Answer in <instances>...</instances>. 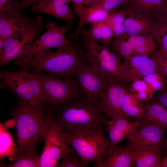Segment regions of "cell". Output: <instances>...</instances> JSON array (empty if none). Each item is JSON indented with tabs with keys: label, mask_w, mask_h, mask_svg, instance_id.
<instances>
[{
	"label": "cell",
	"mask_w": 167,
	"mask_h": 167,
	"mask_svg": "<svg viewBox=\"0 0 167 167\" xmlns=\"http://www.w3.org/2000/svg\"><path fill=\"white\" fill-rule=\"evenodd\" d=\"M69 41L54 51H45L23 61L14 62L19 67L30 71L46 72L66 79L73 78V71L88 63L86 53L76 37H68Z\"/></svg>",
	"instance_id": "cell-1"
},
{
	"label": "cell",
	"mask_w": 167,
	"mask_h": 167,
	"mask_svg": "<svg viewBox=\"0 0 167 167\" xmlns=\"http://www.w3.org/2000/svg\"><path fill=\"white\" fill-rule=\"evenodd\" d=\"M57 108L56 115L52 117L63 133L75 134L94 131L103 128L108 120L97 101H91L83 96Z\"/></svg>",
	"instance_id": "cell-2"
},
{
	"label": "cell",
	"mask_w": 167,
	"mask_h": 167,
	"mask_svg": "<svg viewBox=\"0 0 167 167\" xmlns=\"http://www.w3.org/2000/svg\"><path fill=\"white\" fill-rule=\"evenodd\" d=\"M19 99L11 112L16 121L14 137L18 150H36V144L44 141L48 129L44 107H33Z\"/></svg>",
	"instance_id": "cell-3"
},
{
	"label": "cell",
	"mask_w": 167,
	"mask_h": 167,
	"mask_svg": "<svg viewBox=\"0 0 167 167\" xmlns=\"http://www.w3.org/2000/svg\"><path fill=\"white\" fill-rule=\"evenodd\" d=\"M30 71L25 67L17 71H1L0 86L7 87L32 106L44 107L46 104L39 79Z\"/></svg>",
	"instance_id": "cell-4"
},
{
	"label": "cell",
	"mask_w": 167,
	"mask_h": 167,
	"mask_svg": "<svg viewBox=\"0 0 167 167\" xmlns=\"http://www.w3.org/2000/svg\"><path fill=\"white\" fill-rule=\"evenodd\" d=\"M104 127L75 134L63 132L65 141L71 146L88 166L91 162L100 167L103 158L109 151V139L104 135Z\"/></svg>",
	"instance_id": "cell-5"
},
{
	"label": "cell",
	"mask_w": 167,
	"mask_h": 167,
	"mask_svg": "<svg viewBox=\"0 0 167 167\" xmlns=\"http://www.w3.org/2000/svg\"><path fill=\"white\" fill-rule=\"evenodd\" d=\"M81 43L86 51L88 63L109 82H117L126 87L120 58L109 45H100L83 38Z\"/></svg>",
	"instance_id": "cell-6"
},
{
	"label": "cell",
	"mask_w": 167,
	"mask_h": 167,
	"mask_svg": "<svg viewBox=\"0 0 167 167\" xmlns=\"http://www.w3.org/2000/svg\"><path fill=\"white\" fill-rule=\"evenodd\" d=\"M38 77L46 105L53 108L70 103L79 97V87L75 78L66 79L32 71Z\"/></svg>",
	"instance_id": "cell-7"
},
{
	"label": "cell",
	"mask_w": 167,
	"mask_h": 167,
	"mask_svg": "<svg viewBox=\"0 0 167 167\" xmlns=\"http://www.w3.org/2000/svg\"><path fill=\"white\" fill-rule=\"evenodd\" d=\"M46 117L48 129L44 146L40 155V167L58 166L59 161L74 149L65 141L62 128L53 118L50 110L47 111Z\"/></svg>",
	"instance_id": "cell-8"
},
{
	"label": "cell",
	"mask_w": 167,
	"mask_h": 167,
	"mask_svg": "<svg viewBox=\"0 0 167 167\" xmlns=\"http://www.w3.org/2000/svg\"><path fill=\"white\" fill-rule=\"evenodd\" d=\"M47 30L40 36L36 38L32 43L22 52L18 58L13 61L17 62L28 59L37 54L48 51L53 48L58 49L67 44L66 34L71 29V25L59 26L55 23L48 22Z\"/></svg>",
	"instance_id": "cell-9"
},
{
	"label": "cell",
	"mask_w": 167,
	"mask_h": 167,
	"mask_svg": "<svg viewBox=\"0 0 167 167\" xmlns=\"http://www.w3.org/2000/svg\"><path fill=\"white\" fill-rule=\"evenodd\" d=\"M72 75L78 82L82 96L91 101L100 98L110 83L88 63L78 67Z\"/></svg>",
	"instance_id": "cell-10"
},
{
	"label": "cell",
	"mask_w": 167,
	"mask_h": 167,
	"mask_svg": "<svg viewBox=\"0 0 167 167\" xmlns=\"http://www.w3.org/2000/svg\"><path fill=\"white\" fill-rule=\"evenodd\" d=\"M36 24L31 29L25 32L13 35L5 39L2 49L0 51V65L14 61L20 53L28 48L44 27L42 15L35 19Z\"/></svg>",
	"instance_id": "cell-11"
},
{
	"label": "cell",
	"mask_w": 167,
	"mask_h": 167,
	"mask_svg": "<svg viewBox=\"0 0 167 167\" xmlns=\"http://www.w3.org/2000/svg\"><path fill=\"white\" fill-rule=\"evenodd\" d=\"M139 121V125L127 139L125 147L132 148L148 146L162 149L166 128L154 122Z\"/></svg>",
	"instance_id": "cell-12"
},
{
	"label": "cell",
	"mask_w": 167,
	"mask_h": 167,
	"mask_svg": "<svg viewBox=\"0 0 167 167\" xmlns=\"http://www.w3.org/2000/svg\"><path fill=\"white\" fill-rule=\"evenodd\" d=\"M22 9L17 6L0 15V39H6L30 30L35 26L36 20L24 15Z\"/></svg>",
	"instance_id": "cell-13"
},
{
	"label": "cell",
	"mask_w": 167,
	"mask_h": 167,
	"mask_svg": "<svg viewBox=\"0 0 167 167\" xmlns=\"http://www.w3.org/2000/svg\"><path fill=\"white\" fill-rule=\"evenodd\" d=\"M122 71L127 88L134 81L157 71L156 64L151 58L140 55H131L125 60Z\"/></svg>",
	"instance_id": "cell-14"
},
{
	"label": "cell",
	"mask_w": 167,
	"mask_h": 167,
	"mask_svg": "<svg viewBox=\"0 0 167 167\" xmlns=\"http://www.w3.org/2000/svg\"><path fill=\"white\" fill-rule=\"evenodd\" d=\"M126 89L119 83L110 82L102 96L97 101L102 112L107 117L123 115L122 105Z\"/></svg>",
	"instance_id": "cell-15"
},
{
	"label": "cell",
	"mask_w": 167,
	"mask_h": 167,
	"mask_svg": "<svg viewBox=\"0 0 167 167\" xmlns=\"http://www.w3.org/2000/svg\"><path fill=\"white\" fill-rule=\"evenodd\" d=\"M140 122L128 121L123 114L114 115L106 123V129L109 134V151L126 139H128L139 125Z\"/></svg>",
	"instance_id": "cell-16"
},
{
	"label": "cell",
	"mask_w": 167,
	"mask_h": 167,
	"mask_svg": "<svg viewBox=\"0 0 167 167\" xmlns=\"http://www.w3.org/2000/svg\"><path fill=\"white\" fill-rule=\"evenodd\" d=\"M123 24L125 33L129 35L151 34L156 28L148 15L126 8Z\"/></svg>",
	"instance_id": "cell-17"
},
{
	"label": "cell",
	"mask_w": 167,
	"mask_h": 167,
	"mask_svg": "<svg viewBox=\"0 0 167 167\" xmlns=\"http://www.w3.org/2000/svg\"><path fill=\"white\" fill-rule=\"evenodd\" d=\"M69 2L68 0H42L32 5L31 10L34 13H42L63 20L71 25L74 17L68 6Z\"/></svg>",
	"instance_id": "cell-18"
},
{
	"label": "cell",
	"mask_w": 167,
	"mask_h": 167,
	"mask_svg": "<svg viewBox=\"0 0 167 167\" xmlns=\"http://www.w3.org/2000/svg\"><path fill=\"white\" fill-rule=\"evenodd\" d=\"M73 7L75 12L78 16L79 21L77 27L67 35L68 37H77L85 24H92L103 21L109 14V11L104 9L86 6L83 3H74Z\"/></svg>",
	"instance_id": "cell-19"
},
{
	"label": "cell",
	"mask_w": 167,
	"mask_h": 167,
	"mask_svg": "<svg viewBox=\"0 0 167 167\" xmlns=\"http://www.w3.org/2000/svg\"><path fill=\"white\" fill-rule=\"evenodd\" d=\"M129 149L134 167H162L161 149L148 146Z\"/></svg>",
	"instance_id": "cell-20"
},
{
	"label": "cell",
	"mask_w": 167,
	"mask_h": 167,
	"mask_svg": "<svg viewBox=\"0 0 167 167\" xmlns=\"http://www.w3.org/2000/svg\"><path fill=\"white\" fill-rule=\"evenodd\" d=\"M80 34L88 41L108 45L113 37L112 30L105 20L92 24L88 30L83 27Z\"/></svg>",
	"instance_id": "cell-21"
},
{
	"label": "cell",
	"mask_w": 167,
	"mask_h": 167,
	"mask_svg": "<svg viewBox=\"0 0 167 167\" xmlns=\"http://www.w3.org/2000/svg\"><path fill=\"white\" fill-rule=\"evenodd\" d=\"M134 167L130 149L116 146L103 158L100 167Z\"/></svg>",
	"instance_id": "cell-22"
},
{
	"label": "cell",
	"mask_w": 167,
	"mask_h": 167,
	"mask_svg": "<svg viewBox=\"0 0 167 167\" xmlns=\"http://www.w3.org/2000/svg\"><path fill=\"white\" fill-rule=\"evenodd\" d=\"M127 40L132 47L133 53L135 55L148 56L155 51L156 45L154 38L151 34L127 35Z\"/></svg>",
	"instance_id": "cell-23"
},
{
	"label": "cell",
	"mask_w": 167,
	"mask_h": 167,
	"mask_svg": "<svg viewBox=\"0 0 167 167\" xmlns=\"http://www.w3.org/2000/svg\"><path fill=\"white\" fill-rule=\"evenodd\" d=\"M141 121L154 122L167 128V109L153 97L144 105Z\"/></svg>",
	"instance_id": "cell-24"
},
{
	"label": "cell",
	"mask_w": 167,
	"mask_h": 167,
	"mask_svg": "<svg viewBox=\"0 0 167 167\" xmlns=\"http://www.w3.org/2000/svg\"><path fill=\"white\" fill-rule=\"evenodd\" d=\"M144 110V105L142 101L136 98L126 89L123 97L122 112L126 118L134 117L140 121L142 119Z\"/></svg>",
	"instance_id": "cell-25"
},
{
	"label": "cell",
	"mask_w": 167,
	"mask_h": 167,
	"mask_svg": "<svg viewBox=\"0 0 167 167\" xmlns=\"http://www.w3.org/2000/svg\"><path fill=\"white\" fill-rule=\"evenodd\" d=\"M40 157L37 151H23L17 150L10 164L3 162L1 167H40Z\"/></svg>",
	"instance_id": "cell-26"
},
{
	"label": "cell",
	"mask_w": 167,
	"mask_h": 167,
	"mask_svg": "<svg viewBox=\"0 0 167 167\" xmlns=\"http://www.w3.org/2000/svg\"><path fill=\"white\" fill-rule=\"evenodd\" d=\"M167 5V0H129L126 8L148 15L157 12Z\"/></svg>",
	"instance_id": "cell-27"
},
{
	"label": "cell",
	"mask_w": 167,
	"mask_h": 167,
	"mask_svg": "<svg viewBox=\"0 0 167 167\" xmlns=\"http://www.w3.org/2000/svg\"><path fill=\"white\" fill-rule=\"evenodd\" d=\"M18 150L12 136L3 123L0 122V157L8 156L11 161Z\"/></svg>",
	"instance_id": "cell-28"
},
{
	"label": "cell",
	"mask_w": 167,
	"mask_h": 167,
	"mask_svg": "<svg viewBox=\"0 0 167 167\" xmlns=\"http://www.w3.org/2000/svg\"><path fill=\"white\" fill-rule=\"evenodd\" d=\"M127 34L120 37L112 39L109 45L119 56L124 60L129 59L133 53V49L127 40Z\"/></svg>",
	"instance_id": "cell-29"
},
{
	"label": "cell",
	"mask_w": 167,
	"mask_h": 167,
	"mask_svg": "<svg viewBox=\"0 0 167 167\" xmlns=\"http://www.w3.org/2000/svg\"><path fill=\"white\" fill-rule=\"evenodd\" d=\"M126 89L136 98L142 101H148L153 97L154 93L143 79L134 81Z\"/></svg>",
	"instance_id": "cell-30"
},
{
	"label": "cell",
	"mask_w": 167,
	"mask_h": 167,
	"mask_svg": "<svg viewBox=\"0 0 167 167\" xmlns=\"http://www.w3.org/2000/svg\"><path fill=\"white\" fill-rule=\"evenodd\" d=\"M142 79L153 93L156 91H160L165 87L164 76L157 71L144 77Z\"/></svg>",
	"instance_id": "cell-31"
},
{
	"label": "cell",
	"mask_w": 167,
	"mask_h": 167,
	"mask_svg": "<svg viewBox=\"0 0 167 167\" xmlns=\"http://www.w3.org/2000/svg\"><path fill=\"white\" fill-rule=\"evenodd\" d=\"M151 56V58L156 64L157 71L167 78V52L160 48L155 51Z\"/></svg>",
	"instance_id": "cell-32"
},
{
	"label": "cell",
	"mask_w": 167,
	"mask_h": 167,
	"mask_svg": "<svg viewBox=\"0 0 167 167\" xmlns=\"http://www.w3.org/2000/svg\"><path fill=\"white\" fill-rule=\"evenodd\" d=\"M58 164V167H86L88 166L75 150L65 155Z\"/></svg>",
	"instance_id": "cell-33"
},
{
	"label": "cell",
	"mask_w": 167,
	"mask_h": 167,
	"mask_svg": "<svg viewBox=\"0 0 167 167\" xmlns=\"http://www.w3.org/2000/svg\"><path fill=\"white\" fill-rule=\"evenodd\" d=\"M152 35L160 46V49L167 52V24L159 22Z\"/></svg>",
	"instance_id": "cell-34"
},
{
	"label": "cell",
	"mask_w": 167,
	"mask_h": 167,
	"mask_svg": "<svg viewBox=\"0 0 167 167\" xmlns=\"http://www.w3.org/2000/svg\"><path fill=\"white\" fill-rule=\"evenodd\" d=\"M125 15V10L119 11H114L109 14L105 20L112 30L114 27L123 24Z\"/></svg>",
	"instance_id": "cell-35"
},
{
	"label": "cell",
	"mask_w": 167,
	"mask_h": 167,
	"mask_svg": "<svg viewBox=\"0 0 167 167\" xmlns=\"http://www.w3.org/2000/svg\"><path fill=\"white\" fill-rule=\"evenodd\" d=\"M129 0H102L94 7L107 11L113 10L122 5H125Z\"/></svg>",
	"instance_id": "cell-36"
},
{
	"label": "cell",
	"mask_w": 167,
	"mask_h": 167,
	"mask_svg": "<svg viewBox=\"0 0 167 167\" xmlns=\"http://www.w3.org/2000/svg\"><path fill=\"white\" fill-rule=\"evenodd\" d=\"M17 6L22 5L17 0H0V15Z\"/></svg>",
	"instance_id": "cell-37"
},
{
	"label": "cell",
	"mask_w": 167,
	"mask_h": 167,
	"mask_svg": "<svg viewBox=\"0 0 167 167\" xmlns=\"http://www.w3.org/2000/svg\"><path fill=\"white\" fill-rule=\"evenodd\" d=\"M157 14L159 17V22L167 24V5L162 8Z\"/></svg>",
	"instance_id": "cell-38"
},
{
	"label": "cell",
	"mask_w": 167,
	"mask_h": 167,
	"mask_svg": "<svg viewBox=\"0 0 167 167\" xmlns=\"http://www.w3.org/2000/svg\"><path fill=\"white\" fill-rule=\"evenodd\" d=\"M42 0H21L22 8H26L35 4Z\"/></svg>",
	"instance_id": "cell-39"
},
{
	"label": "cell",
	"mask_w": 167,
	"mask_h": 167,
	"mask_svg": "<svg viewBox=\"0 0 167 167\" xmlns=\"http://www.w3.org/2000/svg\"><path fill=\"white\" fill-rule=\"evenodd\" d=\"M3 126L6 128H15L16 125V121L15 119L13 117L4 123H3Z\"/></svg>",
	"instance_id": "cell-40"
},
{
	"label": "cell",
	"mask_w": 167,
	"mask_h": 167,
	"mask_svg": "<svg viewBox=\"0 0 167 167\" xmlns=\"http://www.w3.org/2000/svg\"><path fill=\"white\" fill-rule=\"evenodd\" d=\"M102 0H85L83 4L87 5L88 6L94 7Z\"/></svg>",
	"instance_id": "cell-41"
},
{
	"label": "cell",
	"mask_w": 167,
	"mask_h": 167,
	"mask_svg": "<svg viewBox=\"0 0 167 167\" xmlns=\"http://www.w3.org/2000/svg\"><path fill=\"white\" fill-rule=\"evenodd\" d=\"M162 167H167V156L162 159Z\"/></svg>",
	"instance_id": "cell-42"
},
{
	"label": "cell",
	"mask_w": 167,
	"mask_h": 167,
	"mask_svg": "<svg viewBox=\"0 0 167 167\" xmlns=\"http://www.w3.org/2000/svg\"><path fill=\"white\" fill-rule=\"evenodd\" d=\"M70 2L71 1L74 2V3L76 4L83 3L85 0H68Z\"/></svg>",
	"instance_id": "cell-43"
},
{
	"label": "cell",
	"mask_w": 167,
	"mask_h": 167,
	"mask_svg": "<svg viewBox=\"0 0 167 167\" xmlns=\"http://www.w3.org/2000/svg\"><path fill=\"white\" fill-rule=\"evenodd\" d=\"M163 146H165L166 149L167 150V138L164 141Z\"/></svg>",
	"instance_id": "cell-44"
}]
</instances>
